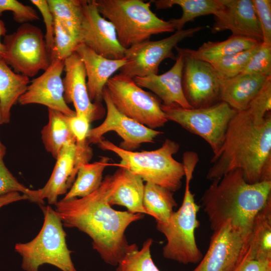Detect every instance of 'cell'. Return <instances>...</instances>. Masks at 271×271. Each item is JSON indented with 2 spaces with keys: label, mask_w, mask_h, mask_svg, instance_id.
<instances>
[{
  "label": "cell",
  "mask_w": 271,
  "mask_h": 271,
  "mask_svg": "<svg viewBox=\"0 0 271 271\" xmlns=\"http://www.w3.org/2000/svg\"><path fill=\"white\" fill-rule=\"evenodd\" d=\"M262 42L251 38L231 35L222 41L204 42L197 49L175 47L178 54L210 64L223 57L254 48Z\"/></svg>",
  "instance_id": "cb8c5ba5"
},
{
  "label": "cell",
  "mask_w": 271,
  "mask_h": 271,
  "mask_svg": "<svg viewBox=\"0 0 271 271\" xmlns=\"http://www.w3.org/2000/svg\"><path fill=\"white\" fill-rule=\"evenodd\" d=\"M183 57V91L191 107L209 106L220 101L221 78L211 64Z\"/></svg>",
  "instance_id": "9a60e30c"
},
{
  "label": "cell",
  "mask_w": 271,
  "mask_h": 271,
  "mask_svg": "<svg viewBox=\"0 0 271 271\" xmlns=\"http://www.w3.org/2000/svg\"><path fill=\"white\" fill-rule=\"evenodd\" d=\"M3 44L6 52L3 60L17 73L34 77L40 70H46L51 64L42 30L29 23L7 34Z\"/></svg>",
  "instance_id": "30bf717a"
},
{
  "label": "cell",
  "mask_w": 271,
  "mask_h": 271,
  "mask_svg": "<svg viewBox=\"0 0 271 271\" xmlns=\"http://www.w3.org/2000/svg\"><path fill=\"white\" fill-rule=\"evenodd\" d=\"M254 122L263 121L271 109V77L267 78L262 88L246 109Z\"/></svg>",
  "instance_id": "d590c367"
},
{
  "label": "cell",
  "mask_w": 271,
  "mask_h": 271,
  "mask_svg": "<svg viewBox=\"0 0 271 271\" xmlns=\"http://www.w3.org/2000/svg\"><path fill=\"white\" fill-rule=\"evenodd\" d=\"M100 14L113 25L118 40L126 49L149 40L153 35L171 33L175 29L151 10V1L95 0Z\"/></svg>",
  "instance_id": "8992f818"
},
{
  "label": "cell",
  "mask_w": 271,
  "mask_h": 271,
  "mask_svg": "<svg viewBox=\"0 0 271 271\" xmlns=\"http://www.w3.org/2000/svg\"><path fill=\"white\" fill-rule=\"evenodd\" d=\"M54 21V44L50 56L51 63L57 60L65 61L75 52L80 44L75 38L65 31L58 22Z\"/></svg>",
  "instance_id": "836d02e7"
},
{
  "label": "cell",
  "mask_w": 271,
  "mask_h": 271,
  "mask_svg": "<svg viewBox=\"0 0 271 271\" xmlns=\"http://www.w3.org/2000/svg\"><path fill=\"white\" fill-rule=\"evenodd\" d=\"M97 144L101 150L113 152L120 158L116 166L128 170L144 181L172 192L181 188L185 172L183 164L173 158L180 148L176 142L167 139L160 148L140 152L123 150L104 138Z\"/></svg>",
  "instance_id": "277c9868"
},
{
  "label": "cell",
  "mask_w": 271,
  "mask_h": 271,
  "mask_svg": "<svg viewBox=\"0 0 271 271\" xmlns=\"http://www.w3.org/2000/svg\"><path fill=\"white\" fill-rule=\"evenodd\" d=\"M67 120L70 129L76 140V145H84L88 143L87 137L90 129V122L83 114H75L68 116Z\"/></svg>",
  "instance_id": "60d3db41"
},
{
  "label": "cell",
  "mask_w": 271,
  "mask_h": 271,
  "mask_svg": "<svg viewBox=\"0 0 271 271\" xmlns=\"http://www.w3.org/2000/svg\"><path fill=\"white\" fill-rule=\"evenodd\" d=\"M248 250L255 260L271 261V198L253 219Z\"/></svg>",
  "instance_id": "d4e9b609"
},
{
  "label": "cell",
  "mask_w": 271,
  "mask_h": 271,
  "mask_svg": "<svg viewBox=\"0 0 271 271\" xmlns=\"http://www.w3.org/2000/svg\"><path fill=\"white\" fill-rule=\"evenodd\" d=\"M24 200H28V197L18 192L5 194L0 196V208L10 203Z\"/></svg>",
  "instance_id": "7bdbcfd3"
},
{
  "label": "cell",
  "mask_w": 271,
  "mask_h": 271,
  "mask_svg": "<svg viewBox=\"0 0 271 271\" xmlns=\"http://www.w3.org/2000/svg\"><path fill=\"white\" fill-rule=\"evenodd\" d=\"M241 74L271 76V44L262 42Z\"/></svg>",
  "instance_id": "e575fe53"
},
{
  "label": "cell",
  "mask_w": 271,
  "mask_h": 271,
  "mask_svg": "<svg viewBox=\"0 0 271 271\" xmlns=\"http://www.w3.org/2000/svg\"><path fill=\"white\" fill-rule=\"evenodd\" d=\"M109 161V158L101 157L98 161L82 164L74 183L62 200L83 198L95 191L102 182L103 173L110 165Z\"/></svg>",
  "instance_id": "f1b7e54d"
},
{
  "label": "cell",
  "mask_w": 271,
  "mask_h": 271,
  "mask_svg": "<svg viewBox=\"0 0 271 271\" xmlns=\"http://www.w3.org/2000/svg\"><path fill=\"white\" fill-rule=\"evenodd\" d=\"M113 176L115 184L109 197V204L124 206L132 213L147 214L143 205L145 184L143 179L121 167Z\"/></svg>",
  "instance_id": "603a6c76"
},
{
  "label": "cell",
  "mask_w": 271,
  "mask_h": 271,
  "mask_svg": "<svg viewBox=\"0 0 271 271\" xmlns=\"http://www.w3.org/2000/svg\"><path fill=\"white\" fill-rule=\"evenodd\" d=\"M75 52L80 57L85 69L87 90L91 101L101 103L103 90L107 81L125 64V59L106 58L82 43L78 45Z\"/></svg>",
  "instance_id": "44dd1931"
},
{
  "label": "cell",
  "mask_w": 271,
  "mask_h": 271,
  "mask_svg": "<svg viewBox=\"0 0 271 271\" xmlns=\"http://www.w3.org/2000/svg\"><path fill=\"white\" fill-rule=\"evenodd\" d=\"M65 76L63 79L64 98L67 104L73 103L76 114L86 116L90 122L100 119L105 113L101 103L91 101L87 87L84 64L75 52L64 61Z\"/></svg>",
  "instance_id": "ac0fdd59"
},
{
  "label": "cell",
  "mask_w": 271,
  "mask_h": 271,
  "mask_svg": "<svg viewBox=\"0 0 271 271\" xmlns=\"http://www.w3.org/2000/svg\"><path fill=\"white\" fill-rule=\"evenodd\" d=\"M47 1L54 20L58 22L65 31L79 42L78 37L82 18L83 0Z\"/></svg>",
  "instance_id": "4dcf8cb0"
},
{
  "label": "cell",
  "mask_w": 271,
  "mask_h": 271,
  "mask_svg": "<svg viewBox=\"0 0 271 271\" xmlns=\"http://www.w3.org/2000/svg\"><path fill=\"white\" fill-rule=\"evenodd\" d=\"M56 160L50 178L43 188L33 190L31 202L43 205L46 199L49 204L55 205L58 196L66 194L70 189L79 167L89 163L88 158L77 151L76 144L65 146Z\"/></svg>",
  "instance_id": "e0dca14e"
},
{
  "label": "cell",
  "mask_w": 271,
  "mask_h": 271,
  "mask_svg": "<svg viewBox=\"0 0 271 271\" xmlns=\"http://www.w3.org/2000/svg\"><path fill=\"white\" fill-rule=\"evenodd\" d=\"M4 156L0 155V196L9 193L18 192L26 195L31 201L33 190L20 183L9 170L4 162Z\"/></svg>",
  "instance_id": "74e56055"
},
{
  "label": "cell",
  "mask_w": 271,
  "mask_h": 271,
  "mask_svg": "<svg viewBox=\"0 0 271 271\" xmlns=\"http://www.w3.org/2000/svg\"><path fill=\"white\" fill-rule=\"evenodd\" d=\"M105 89L116 109L137 122L155 129L168 121L161 108L162 101L133 79L119 73L108 80Z\"/></svg>",
  "instance_id": "ba28073f"
},
{
  "label": "cell",
  "mask_w": 271,
  "mask_h": 271,
  "mask_svg": "<svg viewBox=\"0 0 271 271\" xmlns=\"http://www.w3.org/2000/svg\"><path fill=\"white\" fill-rule=\"evenodd\" d=\"M67 117L59 111L48 108V122L41 131L45 148L55 159L65 146L76 144Z\"/></svg>",
  "instance_id": "83f0119b"
},
{
  "label": "cell",
  "mask_w": 271,
  "mask_h": 271,
  "mask_svg": "<svg viewBox=\"0 0 271 271\" xmlns=\"http://www.w3.org/2000/svg\"><path fill=\"white\" fill-rule=\"evenodd\" d=\"M268 77L240 74L232 78L221 79L219 101L225 102L237 111L245 110Z\"/></svg>",
  "instance_id": "7402d4cb"
},
{
  "label": "cell",
  "mask_w": 271,
  "mask_h": 271,
  "mask_svg": "<svg viewBox=\"0 0 271 271\" xmlns=\"http://www.w3.org/2000/svg\"><path fill=\"white\" fill-rule=\"evenodd\" d=\"M260 45L252 49L223 57L213 62L211 65L221 79L236 76L242 73L250 57Z\"/></svg>",
  "instance_id": "d6a6232c"
},
{
  "label": "cell",
  "mask_w": 271,
  "mask_h": 271,
  "mask_svg": "<svg viewBox=\"0 0 271 271\" xmlns=\"http://www.w3.org/2000/svg\"><path fill=\"white\" fill-rule=\"evenodd\" d=\"M78 40L106 58L121 59L124 57L125 49L120 44L113 25L100 14L95 0H83Z\"/></svg>",
  "instance_id": "5bb4252c"
},
{
  "label": "cell",
  "mask_w": 271,
  "mask_h": 271,
  "mask_svg": "<svg viewBox=\"0 0 271 271\" xmlns=\"http://www.w3.org/2000/svg\"><path fill=\"white\" fill-rule=\"evenodd\" d=\"M213 33L230 31L233 36L247 37L262 42L260 26L252 0H225L214 15Z\"/></svg>",
  "instance_id": "d6986e66"
},
{
  "label": "cell",
  "mask_w": 271,
  "mask_h": 271,
  "mask_svg": "<svg viewBox=\"0 0 271 271\" xmlns=\"http://www.w3.org/2000/svg\"><path fill=\"white\" fill-rule=\"evenodd\" d=\"M3 124V120H2V112L1 109V106H0V125ZM6 153V147L2 144L0 140V155H3L5 156V154Z\"/></svg>",
  "instance_id": "f6af8a7d"
},
{
  "label": "cell",
  "mask_w": 271,
  "mask_h": 271,
  "mask_svg": "<svg viewBox=\"0 0 271 271\" xmlns=\"http://www.w3.org/2000/svg\"><path fill=\"white\" fill-rule=\"evenodd\" d=\"M249 236L226 222L213 231L205 256L192 271H233L248 249Z\"/></svg>",
  "instance_id": "7c38bea8"
},
{
  "label": "cell",
  "mask_w": 271,
  "mask_h": 271,
  "mask_svg": "<svg viewBox=\"0 0 271 271\" xmlns=\"http://www.w3.org/2000/svg\"><path fill=\"white\" fill-rule=\"evenodd\" d=\"M205 27L198 26L176 31L171 36L157 41L147 40L125 49V64L119 70L120 73L130 78L158 74L159 67L166 59L176 60L173 52L178 44L190 38Z\"/></svg>",
  "instance_id": "8fae6325"
},
{
  "label": "cell",
  "mask_w": 271,
  "mask_h": 271,
  "mask_svg": "<svg viewBox=\"0 0 271 271\" xmlns=\"http://www.w3.org/2000/svg\"><path fill=\"white\" fill-rule=\"evenodd\" d=\"M6 33L7 29L5 24L4 21L0 19V60H3L6 52L5 47L3 43L1 41V37L2 36L5 37L7 35Z\"/></svg>",
  "instance_id": "ee69618b"
},
{
  "label": "cell",
  "mask_w": 271,
  "mask_h": 271,
  "mask_svg": "<svg viewBox=\"0 0 271 271\" xmlns=\"http://www.w3.org/2000/svg\"><path fill=\"white\" fill-rule=\"evenodd\" d=\"M5 11H11L14 20L22 24L40 20L38 13L33 7L17 0H0V17Z\"/></svg>",
  "instance_id": "8d00e7d4"
},
{
  "label": "cell",
  "mask_w": 271,
  "mask_h": 271,
  "mask_svg": "<svg viewBox=\"0 0 271 271\" xmlns=\"http://www.w3.org/2000/svg\"><path fill=\"white\" fill-rule=\"evenodd\" d=\"M186 185L184 198L179 209L164 222H157V230L166 238L163 254L165 258L185 264L200 262L203 255L197 246L195 231L199 226V208L190 190V181L196 167L188 162L184 164Z\"/></svg>",
  "instance_id": "5b68a950"
},
{
  "label": "cell",
  "mask_w": 271,
  "mask_h": 271,
  "mask_svg": "<svg viewBox=\"0 0 271 271\" xmlns=\"http://www.w3.org/2000/svg\"><path fill=\"white\" fill-rule=\"evenodd\" d=\"M260 26L262 42L271 44V1L252 0Z\"/></svg>",
  "instance_id": "f35d334b"
},
{
  "label": "cell",
  "mask_w": 271,
  "mask_h": 271,
  "mask_svg": "<svg viewBox=\"0 0 271 271\" xmlns=\"http://www.w3.org/2000/svg\"><path fill=\"white\" fill-rule=\"evenodd\" d=\"M31 2L39 10L43 18L46 27L45 40L50 56L52 50L55 33V21L47 0H31Z\"/></svg>",
  "instance_id": "ab89813d"
},
{
  "label": "cell",
  "mask_w": 271,
  "mask_h": 271,
  "mask_svg": "<svg viewBox=\"0 0 271 271\" xmlns=\"http://www.w3.org/2000/svg\"><path fill=\"white\" fill-rule=\"evenodd\" d=\"M115 184L113 175H107L100 186L83 198L61 200L55 211L63 225L76 228L92 239V247L103 261L117 265L128 250L125 231L131 223L143 218V214L113 209L108 202Z\"/></svg>",
  "instance_id": "6da1fadb"
},
{
  "label": "cell",
  "mask_w": 271,
  "mask_h": 271,
  "mask_svg": "<svg viewBox=\"0 0 271 271\" xmlns=\"http://www.w3.org/2000/svg\"><path fill=\"white\" fill-rule=\"evenodd\" d=\"M29 82V77L16 73L3 60H0V106L3 123L10 122L11 109L25 92Z\"/></svg>",
  "instance_id": "484cf974"
},
{
  "label": "cell",
  "mask_w": 271,
  "mask_h": 271,
  "mask_svg": "<svg viewBox=\"0 0 271 271\" xmlns=\"http://www.w3.org/2000/svg\"><path fill=\"white\" fill-rule=\"evenodd\" d=\"M173 66L162 74H152L133 80L141 87L151 91L166 106L178 105L184 108H192L183 93L182 77L183 57L178 54Z\"/></svg>",
  "instance_id": "ffe728a7"
},
{
  "label": "cell",
  "mask_w": 271,
  "mask_h": 271,
  "mask_svg": "<svg viewBox=\"0 0 271 271\" xmlns=\"http://www.w3.org/2000/svg\"><path fill=\"white\" fill-rule=\"evenodd\" d=\"M225 0H157L151 1L157 10L170 8L177 5L182 10V15L178 19L169 20L175 30L183 29L185 24L202 16H214L223 7Z\"/></svg>",
  "instance_id": "4316f807"
},
{
  "label": "cell",
  "mask_w": 271,
  "mask_h": 271,
  "mask_svg": "<svg viewBox=\"0 0 271 271\" xmlns=\"http://www.w3.org/2000/svg\"><path fill=\"white\" fill-rule=\"evenodd\" d=\"M212 181L201 199L211 229L228 221L250 233L255 215L271 198V181L249 184L236 169Z\"/></svg>",
  "instance_id": "3957f363"
},
{
  "label": "cell",
  "mask_w": 271,
  "mask_h": 271,
  "mask_svg": "<svg viewBox=\"0 0 271 271\" xmlns=\"http://www.w3.org/2000/svg\"><path fill=\"white\" fill-rule=\"evenodd\" d=\"M44 220L38 235L27 243H18L15 251L22 257V268L25 271H39L47 263L62 271H77L71 259L72 251L66 243L63 223L55 210L49 205H40Z\"/></svg>",
  "instance_id": "52a82bcc"
},
{
  "label": "cell",
  "mask_w": 271,
  "mask_h": 271,
  "mask_svg": "<svg viewBox=\"0 0 271 271\" xmlns=\"http://www.w3.org/2000/svg\"><path fill=\"white\" fill-rule=\"evenodd\" d=\"M143 205L147 214L155 218L156 221L164 222L170 218L177 204L172 191L158 185L146 182Z\"/></svg>",
  "instance_id": "f546056e"
},
{
  "label": "cell",
  "mask_w": 271,
  "mask_h": 271,
  "mask_svg": "<svg viewBox=\"0 0 271 271\" xmlns=\"http://www.w3.org/2000/svg\"><path fill=\"white\" fill-rule=\"evenodd\" d=\"M233 271H271V261L253 259L247 249L241 261Z\"/></svg>",
  "instance_id": "b9f144b4"
},
{
  "label": "cell",
  "mask_w": 271,
  "mask_h": 271,
  "mask_svg": "<svg viewBox=\"0 0 271 271\" xmlns=\"http://www.w3.org/2000/svg\"><path fill=\"white\" fill-rule=\"evenodd\" d=\"M106 107V115L99 125L90 129L88 144H96L109 131L115 132L122 140L119 147L134 151L143 143H153L155 139L162 132L150 128L127 117L119 112L110 100L104 88L102 96Z\"/></svg>",
  "instance_id": "4fadbf2b"
},
{
  "label": "cell",
  "mask_w": 271,
  "mask_h": 271,
  "mask_svg": "<svg viewBox=\"0 0 271 271\" xmlns=\"http://www.w3.org/2000/svg\"><path fill=\"white\" fill-rule=\"evenodd\" d=\"M161 108L168 120L180 125L203 138L210 145L214 155L219 152L228 124L237 111L223 101L209 106L184 108L176 105Z\"/></svg>",
  "instance_id": "9c48e42d"
},
{
  "label": "cell",
  "mask_w": 271,
  "mask_h": 271,
  "mask_svg": "<svg viewBox=\"0 0 271 271\" xmlns=\"http://www.w3.org/2000/svg\"><path fill=\"white\" fill-rule=\"evenodd\" d=\"M64 69V61L52 62L42 75L31 81L18 102L21 105L40 104L68 116L75 115V110L68 106L64 98L61 78Z\"/></svg>",
  "instance_id": "2e32d148"
},
{
  "label": "cell",
  "mask_w": 271,
  "mask_h": 271,
  "mask_svg": "<svg viewBox=\"0 0 271 271\" xmlns=\"http://www.w3.org/2000/svg\"><path fill=\"white\" fill-rule=\"evenodd\" d=\"M206 177L220 179L236 169L246 182L271 181V116L254 122L247 109L237 111L230 120L222 145L212 158Z\"/></svg>",
  "instance_id": "7a4b0ae2"
},
{
  "label": "cell",
  "mask_w": 271,
  "mask_h": 271,
  "mask_svg": "<svg viewBox=\"0 0 271 271\" xmlns=\"http://www.w3.org/2000/svg\"><path fill=\"white\" fill-rule=\"evenodd\" d=\"M152 243V239H147L140 250L136 244H130L124 255L118 263L116 271H160L151 255Z\"/></svg>",
  "instance_id": "1f68e13d"
}]
</instances>
